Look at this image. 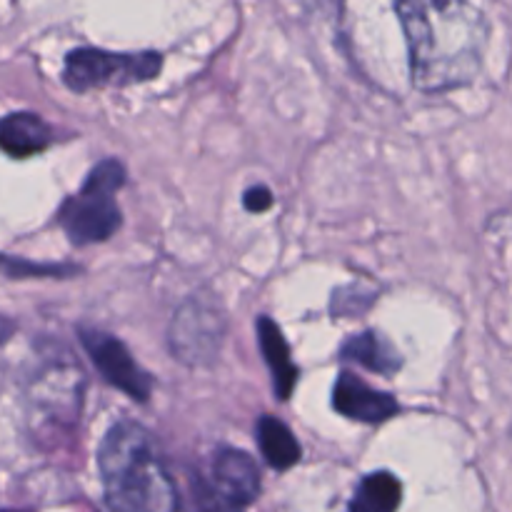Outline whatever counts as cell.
I'll list each match as a JSON object with an SVG mask.
<instances>
[{"label":"cell","mask_w":512,"mask_h":512,"mask_svg":"<svg viewBox=\"0 0 512 512\" xmlns=\"http://www.w3.org/2000/svg\"><path fill=\"white\" fill-rule=\"evenodd\" d=\"M228 335V315L223 303L210 290L188 295L175 310L168 328V345L175 360L188 368H205L215 363Z\"/></svg>","instance_id":"obj_4"},{"label":"cell","mask_w":512,"mask_h":512,"mask_svg":"<svg viewBox=\"0 0 512 512\" xmlns=\"http://www.w3.org/2000/svg\"><path fill=\"white\" fill-rule=\"evenodd\" d=\"M80 343H83L85 353L90 355L98 373L108 380L113 388L125 393L128 398L145 403L153 393V378L135 363L130 350L125 348L123 340L115 335L100 333L95 328H78Z\"/></svg>","instance_id":"obj_6"},{"label":"cell","mask_w":512,"mask_h":512,"mask_svg":"<svg viewBox=\"0 0 512 512\" xmlns=\"http://www.w3.org/2000/svg\"><path fill=\"white\" fill-rule=\"evenodd\" d=\"M0 512H23V510H0Z\"/></svg>","instance_id":"obj_19"},{"label":"cell","mask_w":512,"mask_h":512,"mask_svg":"<svg viewBox=\"0 0 512 512\" xmlns=\"http://www.w3.org/2000/svg\"><path fill=\"white\" fill-rule=\"evenodd\" d=\"M340 358L348 360V363L363 365L365 370H373L378 375H395L403 365V358L395 350V345L380 333H375V330H365V333L350 338L340 348Z\"/></svg>","instance_id":"obj_12"},{"label":"cell","mask_w":512,"mask_h":512,"mask_svg":"<svg viewBox=\"0 0 512 512\" xmlns=\"http://www.w3.org/2000/svg\"><path fill=\"white\" fill-rule=\"evenodd\" d=\"M273 203V193H270L265 185H253V188L245 190L243 195V208L248 210V213H265V210H270Z\"/></svg>","instance_id":"obj_17"},{"label":"cell","mask_w":512,"mask_h":512,"mask_svg":"<svg viewBox=\"0 0 512 512\" xmlns=\"http://www.w3.org/2000/svg\"><path fill=\"white\" fill-rule=\"evenodd\" d=\"M348 290L353 295H345L343 288L335 290L333 300H330V310H333L335 315H355V313H363L365 308H370V303L375 300V293H370V290H365V293H360L358 285H348Z\"/></svg>","instance_id":"obj_16"},{"label":"cell","mask_w":512,"mask_h":512,"mask_svg":"<svg viewBox=\"0 0 512 512\" xmlns=\"http://www.w3.org/2000/svg\"><path fill=\"white\" fill-rule=\"evenodd\" d=\"M213 490L225 508H245L260 495V470L248 453L220 448L213 458Z\"/></svg>","instance_id":"obj_8"},{"label":"cell","mask_w":512,"mask_h":512,"mask_svg":"<svg viewBox=\"0 0 512 512\" xmlns=\"http://www.w3.org/2000/svg\"><path fill=\"white\" fill-rule=\"evenodd\" d=\"M403 500V485L388 470H378L360 480L348 512H398Z\"/></svg>","instance_id":"obj_14"},{"label":"cell","mask_w":512,"mask_h":512,"mask_svg":"<svg viewBox=\"0 0 512 512\" xmlns=\"http://www.w3.org/2000/svg\"><path fill=\"white\" fill-rule=\"evenodd\" d=\"M215 512H233V508H225V510H215Z\"/></svg>","instance_id":"obj_18"},{"label":"cell","mask_w":512,"mask_h":512,"mask_svg":"<svg viewBox=\"0 0 512 512\" xmlns=\"http://www.w3.org/2000/svg\"><path fill=\"white\" fill-rule=\"evenodd\" d=\"M0 270L10 278H68L70 273H78V268H70V265H35L28 260L3 258V255H0Z\"/></svg>","instance_id":"obj_15"},{"label":"cell","mask_w":512,"mask_h":512,"mask_svg":"<svg viewBox=\"0 0 512 512\" xmlns=\"http://www.w3.org/2000/svg\"><path fill=\"white\" fill-rule=\"evenodd\" d=\"M163 68L158 53H110L100 48H75L65 55L63 80L75 93L98 88H125V85L153 80Z\"/></svg>","instance_id":"obj_5"},{"label":"cell","mask_w":512,"mask_h":512,"mask_svg":"<svg viewBox=\"0 0 512 512\" xmlns=\"http://www.w3.org/2000/svg\"><path fill=\"white\" fill-rule=\"evenodd\" d=\"M33 413L53 425H70L83 400V373L75 365H50L30 385Z\"/></svg>","instance_id":"obj_7"},{"label":"cell","mask_w":512,"mask_h":512,"mask_svg":"<svg viewBox=\"0 0 512 512\" xmlns=\"http://www.w3.org/2000/svg\"><path fill=\"white\" fill-rule=\"evenodd\" d=\"M408 43L410 80L423 93L473 83L483 65L488 23L470 0H393Z\"/></svg>","instance_id":"obj_1"},{"label":"cell","mask_w":512,"mask_h":512,"mask_svg":"<svg viewBox=\"0 0 512 512\" xmlns=\"http://www.w3.org/2000/svg\"><path fill=\"white\" fill-rule=\"evenodd\" d=\"M255 438H258V448L263 453L265 463L273 470H278V473L300 463L303 450H300V443L293 435V430L283 420L273 418V415H263L258 425H255Z\"/></svg>","instance_id":"obj_13"},{"label":"cell","mask_w":512,"mask_h":512,"mask_svg":"<svg viewBox=\"0 0 512 512\" xmlns=\"http://www.w3.org/2000/svg\"><path fill=\"white\" fill-rule=\"evenodd\" d=\"M333 408L338 410L340 415H345V418L368 425L385 423V420H390L393 415L400 413V405L393 395L370 388L365 380L348 373V370L340 373L338 380H335Z\"/></svg>","instance_id":"obj_9"},{"label":"cell","mask_w":512,"mask_h":512,"mask_svg":"<svg viewBox=\"0 0 512 512\" xmlns=\"http://www.w3.org/2000/svg\"><path fill=\"white\" fill-rule=\"evenodd\" d=\"M53 143V128L35 113H10L0 118V150L10 158H30Z\"/></svg>","instance_id":"obj_10"},{"label":"cell","mask_w":512,"mask_h":512,"mask_svg":"<svg viewBox=\"0 0 512 512\" xmlns=\"http://www.w3.org/2000/svg\"><path fill=\"white\" fill-rule=\"evenodd\" d=\"M255 328H258L260 353H263L265 365L273 373L275 395H278V400H288L293 395L295 385H298V368H295L293 358H290L288 343H285L278 323H273L268 315H260Z\"/></svg>","instance_id":"obj_11"},{"label":"cell","mask_w":512,"mask_h":512,"mask_svg":"<svg viewBox=\"0 0 512 512\" xmlns=\"http://www.w3.org/2000/svg\"><path fill=\"white\" fill-rule=\"evenodd\" d=\"M108 512H175L178 490L155 440L138 423H115L98 448Z\"/></svg>","instance_id":"obj_2"},{"label":"cell","mask_w":512,"mask_h":512,"mask_svg":"<svg viewBox=\"0 0 512 512\" xmlns=\"http://www.w3.org/2000/svg\"><path fill=\"white\" fill-rule=\"evenodd\" d=\"M125 185V168L120 160L105 158L85 178L83 188L60 205L58 223L68 240L78 248L105 243L123 225L115 193Z\"/></svg>","instance_id":"obj_3"}]
</instances>
